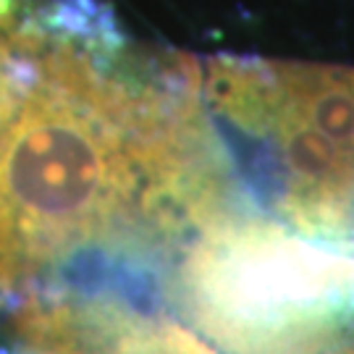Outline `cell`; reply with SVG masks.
<instances>
[{"mask_svg":"<svg viewBox=\"0 0 354 354\" xmlns=\"http://www.w3.org/2000/svg\"><path fill=\"white\" fill-rule=\"evenodd\" d=\"M29 354H32V352H29Z\"/></svg>","mask_w":354,"mask_h":354,"instance_id":"obj_6","label":"cell"},{"mask_svg":"<svg viewBox=\"0 0 354 354\" xmlns=\"http://www.w3.org/2000/svg\"><path fill=\"white\" fill-rule=\"evenodd\" d=\"M276 223L213 221L184 289L197 323L231 354H317L342 330L354 260Z\"/></svg>","mask_w":354,"mask_h":354,"instance_id":"obj_2","label":"cell"},{"mask_svg":"<svg viewBox=\"0 0 354 354\" xmlns=\"http://www.w3.org/2000/svg\"><path fill=\"white\" fill-rule=\"evenodd\" d=\"M13 330L32 354H215L171 320L89 297H37L16 313Z\"/></svg>","mask_w":354,"mask_h":354,"instance_id":"obj_3","label":"cell"},{"mask_svg":"<svg viewBox=\"0 0 354 354\" xmlns=\"http://www.w3.org/2000/svg\"><path fill=\"white\" fill-rule=\"evenodd\" d=\"M187 89L247 142L283 221L313 239L354 228V68L184 64Z\"/></svg>","mask_w":354,"mask_h":354,"instance_id":"obj_1","label":"cell"},{"mask_svg":"<svg viewBox=\"0 0 354 354\" xmlns=\"http://www.w3.org/2000/svg\"><path fill=\"white\" fill-rule=\"evenodd\" d=\"M328 354H354V342L344 344V346H336V349H330Z\"/></svg>","mask_w":354,"mask_h":354,"instance_id":"obj_5","label":"cell"},{"mask_svg":"<svg viewBox=\"0 0 354 354\" xmlns=\"http://www.w3.org/2000/svg\"><path fill=\"white\" fill-rule=\"evenodd\" d=\"M58 16L32 0H0V152L50 48Z\"/></svg>","mask_w":354,"mask_h":354,"instance_id":"obj_4","label":"cell"}]
</instances>
